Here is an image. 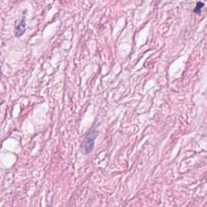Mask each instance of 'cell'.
I'll use <instances>...</instances> for the list:
<instances>
[{
    "label": "cell",
    "instance_id": "6da1fadb",
    "mask_svg": "<svg viewBox=\"0 0 207 207\" xmlns=\"http://www.w3.org/2000/svg\"><path fill=\"white\" fill-rule=\"evenodd\" d=\"M98 134V132L95 130H91L86 134L81 145V151L83 154H88L92 151L95 140Z\"/></svg>",
    "mask_w": 207,
    "mask_h": 207
},
{
    "label": "cell",
    "instance_id": "7a4b0ae2",
    "mask_svg": "<svg viewBox=\"0 0 207 207\" xmlns=\"http://www.w3.org/2000/svg\"><path fill=\"white\" fill-rule=\"evenodd\" d=\"M26 21L24 19H23L16 23L15 32L16 36L18 37V36H20L23 35V33L26 31Z\"/></svg>",
    "mask_w": 207,
    "mask_h": 207
},
{
    "label": "cell",
    "instance_id": "3957f363",
    "mask_svg": "<svg viewBox=\"0 0 207 207\" xmlns=\"http://www.w3.org/2000/svg\"><path fill=\"white\" fill-rule=\"evenodd\" d=\"M204 5H205L204 3H203L202 2H200V1L198 2L197 3V4H196V7L194 8V12H195V13H196V14L200 13L201 9L204 7Z\"/></svg>",
    "mask_w": 207,
    "mask_h": 207
}]
</instances>
